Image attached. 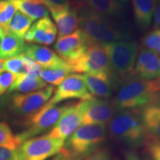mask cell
<instances>
[{"mask_svg":"<svg viewBox=\"0 0 160 160\" xmlns=\"http://www.w3.org/2000/svg\"><path fill=\"white\" fill-rule=\"evenodd\" d=\"M57 34V26L51 18L45 17L32 24L24 37V40L30 44L50 45L54 42Z\"/></svg>","mask_w":160,"mask_h":160,"instance_id":"cell-16","label":"cell"},{"mask_svg":"<svg viewBox=\"0 0 160 160\" xmlns=\"http://www.w3.org/2000/svg\"><path fill=\"white\" fill-rule=\"evenodd\" d=\"M48 10L58 30V38L71 34L79 26V13L77 2L58 5L48 0H39Z\"/></svg>","mask_w":160,"mask_h":160,"instance_id":"cell-9","label":"cell"},{"mask_svg":"<svg viewBox=\"0 0 160 160\" xmlns=\"http://www.w3.org/2000/svg\"><path fill=\"white\" fill-rule=\"evenodd\" d=\"M82 125H104L111 121L117 112L113 99L96 98L81 101Z\"/></svg>","mask_w":160,"mask_h":160,"instance_id":"cell-11","label":"cell"},{"mask_svg":"<svg viewBox=\"0 0 160 160\" xmlns=\"http://www.w3.org/2000/svg\"><path fill=\"white\" fill-rule=\"evenodd\" d=\"M139 111L147 137L160 139V96Z\"/></svg>","mask_w":160,"mask_h":160,"instance_id":"cell-19","label":"cell"},{"mask_svg":"<svg viewBox=\"0 0 160 160\" xmlns=\"http://www.w3.org/2000/svg\"><path fill=\"white\" fill-rule=\"evenodd\" d=\"M4 35H5V31H4L3 30L0 28V46H1V44H2V42Z\"/></svg>","mask_w":160,"mask_h":160,"instance_id":"cell-40","label":"cell"},{"mask_svg":"<svg viewBox=\"0 0 160 160\" xmlns=\"http://www.w3.org/2000/svg\"><path fill=\"white\" fill-rule=\"evenodd\" d=\"M90 10L105 17L122 19L125 14V5L118 0H81Z\"/></svg>","mask_w":160,"mask_h":160,"instance_id":"cell-21","label":"cell"},{"mask_svg":"<svg viewBox=\"0 0 160 160\" xmlns=\"http://www.w3.org/2000/svg\"><path fill=\"white\" fill-rule=\"evenodd\" d=\"M59 153L61 154L62 160H113L111 151L107 148H99L88 154L73 159L66 157L61 152Z\"/></svg>","mask_w":160,"mask_h":160,"instance_id":"cell-31","label":"cell"},{"mask_svg":"<svg viewBox=\"0 0 160 160\" xmlns=\"http://www.w3.org/2000/svg\"><path fill=\"white\" fill-rule=\"evenodd\" d=\"M48 1L51 2L53 3L58 4V5H62V4L69 2L70 0H48Z\"/></svg>","mask_w":160,"mask_h":160,"instance_id":"cell-39","label":"cell"},{"mask_svg":"<svg viewBox=\"0 0 160 160\" xmlns=\"http://www.w3.org/2000/svg\"><path fill=\"white\" fill-rule=\"evenodd\" d=\"M107 135L106 125H82L66 139L61 153L69 159L86 155L100 148Z\"/></svg>","mask_w":160,"mask_h":160,"instance_id":"cell-4","label":"cell"},{"mask_svg":"<svg viewBox=\"0 0 160 160\" xmlns=\"http://www.w3.org/2000/svg\"><path fill=\"white\" fill-rule=\"evenodd\" d=\"M42 69V67L41 65L30 58L25 57L23 73L33 76V77H39V73Z\"/></svg>","mask_w":160,"mask_h":160,"instance_id":"cell-34","label":"cell"},{"mask_svg":"<svg viewBox=\"0 0 160 160\" xmlns=\"http://www.w3.org/2000/svg\"><path fill=\"white\" fill-rule=\"evenodd\" d=\"M65 142L48 135L31 138L16 150V160H47L61 152Z\"/></svg>","mask_w":160,"mask_h":160,"instance_id":"cell-7","label":"cell"},{"mask_svg":"<svg viewBox=\"0 0 160 160\" xmlns=\"http://www.w3.org/2000/svg\"><path fill=\"white\" fill-rule=\"evenodd\" d=\"M113 99L117 111L139 110L160 96L154 79L145 80L133 75L122 79Z\"/></svg>","mask_w":160,"mask_h":160,"instance_id":"cell-2","label":"cell"},{"mask_svg":"<svg viewBox=\"0 0 160 160\" xmlns=\"http://www.w3.org/2000/svg\"><path fill=\"white\" fill-rule=\"evenodd\" d=\"M132 75L145 80L156 79L160 76V57L151 50L141 47Z\"/></svg>","mask_w":160,"mask_h":160,"instance_id":"cell-17","label":"cell"},{"mask_svg":"<svg viewBox=\"0 0 160 160\" xmlns=\"http://www.w3.org/2000/svg\"><path fill=\"white\" fill-rule=\"evenodd\" d=\"M144 150L151 160H160V139L147 137Z\"/></svg>","mask_w":160,"mask_h":160,"instance_id":"cell-32","label":"cell"},{"mask_svg":"<svg viewBox=\"0 0 160 160\" xmlns=\"http://www.w3.org/2000/svg\"><path fill=\"white\" fill-rule=\"evenodd\" d=\"M18 74L4 71L0 73V96H2L9 90L17 79Z\"/></svg>","mask_w":160,"mask_h":160,"instance_id":"cell-33","label":"cell"},{"mask_svg":"<svg viewBox=\"0 0 160 160\" xmlns=\"http://www.w3.org/2000/svg\"><path fill=\"white\" fill-rule=\"evenodd\" d=\"M125 160H142L135 152L128 151L125 153Z\"/></svg>","mask_w":160,"mask_h":160,"instance_id":"cell-37","label":"cell"},{"mask_svg":"<svg viewBox=\"0 0 160 160\" xmlns=\"http://www.w3.org/2000/svg\"><path fill=\"white\" fill-rule=\"evenodd\" d=\"M153 28H160V0H157L153 17Z\"/></svg>","mask_w":160,"mask_h":160,"instance_id":"cell-36","label":"cell"},{"mask_svg":"<svg viewBox=\"0 0 160 160\" xmlns=\"http://www.w3.org/2000/svg\"><path fill=\"white\" fill-rule=\"evenodd\" d=\"M70 104L51 105L47 102L45 105L29 117L24 123L25 130L17 134V137L22 143L26 140L36 137L43 132L51 129L62 115Z\"/></svg>","mask_w":160,"mask_h":160,"instance_id":"cell-6","label":"cell"},{"mask_svg":"<svg viewBox=\"0 0 160 160\" xmlns=\"http://www.w3.org/2000/svg\"><path fill=\"white\" fill-rule=\"evenodd\" d=\"M92 97L93 96L88 90L82 75L71 73L59 84L48 102L51 105H57L65 100H88Z\"/></svg>","mask_w":160,"mask_h":160,"instance_id":"cell-12","label":"cell"},{"mask_svg":"<svg viewBox=\"0 0 160 160\" xmlns=\"http://www.w3.org/2000/svg\"><path fill=\"white\" fill-rule=\"evenodd\" d=\"M15 151L5 148H0V160H16Z\"/></svg>","mask_w":160,"mask_h":160,"instance_id":"cell-35","label":"cell"},{"mask_svg":"<svg viewBox=\"0 0 160 160\" xmlns=\"http://www.w3.org/2000/svg\"><path fill=\"white\" fill-rule=\"evenodd\" d=\"M32 24L33 20L19 11H17L12 18L8 31L11 32L17 37L24 39Z\"/></svg>","mask_w":160,"mask_h":160,"instance_id":"cell-26","label":"cell"},{"mask_svg":"<svg viewBox=\"0 0 160 160\" xmlns=\"http://www.w3.org/2000/svg\"><path fill=\"white\" fill-rule=\"evenodd\" d=\"M107 130L113 140L131 148L143 145L147 138L139 110L117 111Z\"/></svg>","mask_w":160,"mask_h":160,"instance_id":"cell-3","label":"cell"},{"mask_svg":"<svg viewBox=\"0 0 160 160\" xmlns=\"http://www.w3.org/2000/svg\"><path fill=\"white\" fill-rule=\"evenodd\" d=\"M22 142L12 132L10 126L5 122H0V148L17 150Z\"/></svg>","mask_w":160,"mask_h":160,"instance_id":"cell-27","label":"cell"},{"mask_svg":"<svg viewBox=\"0 0 160 160\" xmlns=\"http://www.w3.org/2000/svg\"><path fill=\"white\" fill-rule=\"evenodd\" d=\"M53 86L27 93H14L7 99L11 112L18 116L29 117L41 108L51 99L55 92Z\"/></svg>","mask_w":160,"mask_h":160,"instance_id":"cell-8","label":"cell"},{"mask_svg":"<svg viewBox=\"0 0 160 160\" xmlns=\"http://www.w3.org/2000/svg\"><path fill=\"white\" fill-rule=\"evenodd\" d=\"M154 81H155L156 84H157L158 88H159V90L160 91V76L158 78H157V79H154Z\"/></svg>","mask_w":160,"mask_h":160,"instance_id":"cell-41","label":"cell"},{"mask_svg":"<svg viewBox=\"0 0 160 160\" xmlns=\"http://www.w3.org/2000/svg\"><path fill=\"white\" fill-rule=\"evenodd\" d=\"M11 4L18 11L21 12L34 21L48 17L49 11L39 0H5Z\"/></svg>","mask_w":160,"mask_h":160,"instance_id":"cell-23","label":"cell"},{"mask_svg":"<svg viewBox=\"0 0 160 160\" xmlns=\"http://www.w3.org/2000/svg\"><path fill=\"white\" fill-rule=\"evenodd\" d=\"M82 77L88 90L93 97L105 99L111 97L121 81L113 72L83 74Z\"/></svg>","mask_w":160,"mask_h":160,"instance_id":"cell-15","label":"cell"},{"mask_svg":"<svg viewBox=\"0 0 160 160\" xmlns=\"http://www.w3.org/2000/svg\"><path fill=\"white\" fill-rule=\"evenodd\" d=\"M82 111L81 101L70 104L68 108L48 133V136L65 141L76 130L82 125Z\"/></svg>","mask_w":160,"mask_h":160,"instance_id":"cell-14","label":"cell"},{"mask_svg":"<svg viewBox=\"0 0 160 160\" xmlns=\"http://www.w3.org/2000/svg\"><path fill=\"white\" fill-rule=\"evenodd\" d=\"M131 2L137 28L147 31L153 22L157 0H131Z\"/></svg>","mask_w":160,"mask_h":160,"instance_id":"cell-20","label":"cell"},{"mask_svg":"<svg viewBox=\"0 0 160 160\" xmlns=\"http://www.w3.org/2000/svg\"><path fill=\"white\" fill-rule=\"evenodd\" d=\"M142 45L160 57V28H153L146 33L142 39Z\"/></svg>","mask_w":160,"mask_h":160,"instance_id":"cell-29","label":"cell"},{"mask_svg":"<svg viewBox=\"0 0 160 160\" xmlns=\"http://www.w3.org/2000/svg\"><path fill=\"white\" fill-rule=\"evenodd\" d=\"M108 60L110 68L120 80L132 74L139 52L137 42L122 40L101 44Z\"/></svg>","mask_w":160,"mask_h":160,"instance_id":"cell-5","label":"cell"},{"mask_svg":"<svg viewBox=\"0 0 160 160\" xmlns=\"http://www.w3.org/2000/svg\"><path fill=\"white\" fill-rule=\"evenodd\" d=\"M118 1L120 2L121 3H122L123 5H126L129 2V0H118Z\"/></svg>","mask_w":160,"mask_h":160,"instance_id":"cell-44","label":"cell"},{"mask_svg":"<svg viewBox=\"0 0 160 160\" xmlns=\"http://www.w3.org/2000/svg\"><path fill=\"white\" fill-rule=\"evenodd\" d=\"M17 9L8 2L0 0V28L4 31H8L12 18Z\"/></svg>","mask_w":160,"mask_h":160,"instance_id":"cell-30","label":"cell"},{"mask_svg":"<svg viewBox=\"0 0 160 160\" xmlns=\"http://www.w3.org/2000/svg\"><path fill=\"white\" fill-rule=\"evenodd\" d=\"M23 53L26 57L35 61L43 68L65 65L68 63L56 52L45 46L36 44H25Z\"/></svg>","mask_w":160,"mask_h":160,"instance_id":"cell-18","label":"cell"},{"mask_svg":"<svg viewBox=\"0 0 160 160\" xmlns=\"http://www.w3.org/2000/svg\"><path fill=\"white\" fill-rule=\"evenodd\" d=\"M91 45L85 33L77 28L71 34L58 38L54 45L56 53L70 64L79 58Z\"/></svg>","mask_w":160,"mask_h":160,"instance_id":"cell-13","label":"cell"},{"mask_svg":"<svg viewBox=\"0 0 160 160\" xmlns=\"http://www.w3.org/2000/svg\"><path fill=\"white\" fill-rule=\"evenodd\" d=\"M77 5L79 28L87 36L91 45L131 40V27L125 21L94 13L81 0Z\"/></svg>","mask_w":160,"mask_h":160,"instance_id":"cell-1","label":"cell"},{"mask_svg":"<svg viewBox=\"0 0 160 160\" xmlns=\"http://www.w3.org/2000/svg\"><path fill=\"white\" fill-rule=\"evenodd\" d=\"M25 40L9 31H5L2 42L0 46V59H5L23 53Z\"/></svg>","mask_w":160,"mask_h":160,"instance_id":"cell-24","label":"cell"},{"mask_svg":"<svg viewBox=\"0 0 160 160\" xmlns=\"http://www.w3.org/2000/svg\"><path fill=\"white\" fill-rule=\"evenodd\" d=\"M69 65L73 73L95 74L112 72L101 44H91L81 57Z\"/></svg>","mask_w":160,"mask_h":160,"instance_id":"cell-10","label":"cell"},{"mask_svg":"<svg viewBox=\"0 0 160 160\" xmlns=\"http://www.w3.org/2000/svg\"><path fill=\"white\" fill-rule=\"evenodd\" d=\"M3 71V59H0V73H2Z\"/></svg>","mask_w":160,"mask_h":160,"instance_id":"cell-43","label":"cell"},{"mask_svg":"<svg viewBox=\"0 0 160 160\" xmlns=\"http://www.w3.org/2000/svg\"><path fill=\"white\" fill-rule=\"evenodd\" d=\"M73 73L71 66L68 63L65 65L57 67L47 68L42 69L39 73V77L45 83H49L52 85H59L69 74Z\"/></svg>","mask_w":160,"mask_h":160,"instance_id":"cell-25","label":"cell"},{"mask_svg":"<svg viewBox=\"0 0 160 160\" xmlns=\"http://www.w3.org/2000/svg\"><path fill=\"white\" fill-rule=\"evenodd\" d=\"M45 83L39 77H33L25 73H19L11 87L9 93H27L40 91L47 87Z\"/></svg>","mask_w":160,"mask_h":160,"instance_id":"cell-22","label":"cell"},{"mask_svg":"<svg viewBox=\"0 0 160 160\" xmlns=\"http://www.w3.org/2000/svg\"><path fill=\"white\" fill-rule=\"evenodd\" d=\"M25 57V53H22L14 57L3 59V71L15 74L23 73Z\"/></svg>","mask_w":160,"mask_h":160,"instance_id":"cell-28","label":"cell"},{"mask_svg":"<svg viewBox=\"0 0 160 160\" xmlns=\"http://www.w3.org/2000/svg\"><path fill=\"white\" fill-rule=\"evenodd\" d=\"M6 105H7V98L3 96H0V117Z\"/></svg>","mask_w":160,"mask_h":160,"instance_id":"cell-38","label":"cell"},{"mask_svg":"<svg viewBox=\"0 0 160 160\" xmlns=\"http://www.w3.org/2000/svg\"><path fill=\"white\" fill-rule=\"evenodd\" d=\"M50 160H62L61 154H60V153H58L57 155H56V157H54L53 159H51Z\"/></svg>","mask_w":160,"mask_h":160,"instance_id":"cell-42","label":"cell"}]
</instances>
